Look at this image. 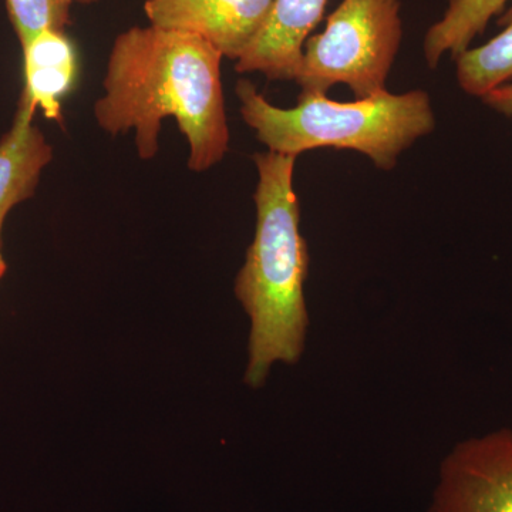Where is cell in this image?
I'll use <instances>...</instances> for the list:
<instances>
[{"label":"cell","instance_id":"1","mask_svg":"<svg viewBox=\"0 0 512 512\" xmlns=\"http://www.w3.org/2000/svg\"><path fill=\"white\" fill-rule=\"evenodd\" d=\"M222 57L207 40L181 30L148 25L120 33L94 106L97 124L111 136L133 130L138 156L151 160L161 123L173 117L187 138L190 170H210L229 146Z\"/></svg>","mask_w":512,"mask_h":512},{"label":"cell","instance_id":"2","mask_svg":"<svg viewBox=\"0 0 512 512\" xmlns=\"http://www.w3.org/2000/svg\"><path fill=\"white\" fill-rule=\"evenodd\" d=\"M254 242L235 282V295L251 320L245 382L261 387L275 363L295 365L309 328L303 285L309 251L302 237L301 208L293 188L295 157L256 153Z\"/></svg>","mask_w":512,"mask_h":512},{"label":"cell","instance_id":"3","mask_svg":"<svg viewBox=\"0 0 512 512\" xmlns=\"http://www.w3.org/2000/svg\"><path fill=\"white\" fill-rule=\"evenodd\" d=\"M235 93L242 119L271 153L298 157L316 148L365 154L377 168L393 170L403 151L436 128L429 93L384 92L366 99L336 101L326 93H301L298 106L281 109L254 83L239 80Z\"/></svg>","mask_w":512,"mask_h":512},{"label":"cell","instance_id":"4","mask_svg":"<svg viewBox=\"0 0 512 512\" xmlns=\"http://www.w3.org/2000/svg\"><path fill=\"white\" fill-rule=\"evenodd\" d=\"M400 0H343L306 40L295 82L302 93L346 84L356 99L384 92L402 45Z\"/></svg>","mask_w":512,"mask_h":512},{"label":"cell","instance_id":"5","mask_svg":"<svg viewBox=\"0 0 512 512\" xmlns=\"http://www.w3.org/2000/svg\"><path fill=\"white\" fill-rule=\"evenodd\" d=\"M427 512H512V430L490 431L451 448Z\"/></svg>","mask_w":512,"mask_h":512},{"label":"cell","instance_id":"6","mask_svg":"<svg viewBox=\"0 0 512 512\" xmlns=\"http://www.w3.org/2000/svg\"><path fill=\"white\" fill-rule=\"evenodd\" d=\"M274 0H146L150 25L200 36L238 60L262 29Z\"/></svg>","mask_w":512,"mask_h":512},{"label":"cell","instance_id":"7","mask_svg":"<svg viewBox=\"0 0 512 512\" xmlns=\"http://www.w3.org/2000/svg\"><path fill=\"white\" fill-rule=\"evenodd\" d=\"M329 0H274L268 19L235 64L238 73L295 80L303 46L323 18Z\"/></svg>","mask_w":512,"mask_h":512},{"label":"cell","instance_id":"8","mask_svg":"<svg viewBox=\"0 0 512 512\" xmlns=\"http://www.w3.org/2000/svg\"><path fill=\"white\" fill-rule=\"evenodd\" d=\"M25 63L23 99L47 119L62 121V100L72 92L79 59L66 30L47 29L22 46Z\"/></svg>","mask_w":512,"mask_h":512},{"label":"cell","instance_id":"9","mask_svg":"<svg viewBox=\"0 0 512 512\" xmlns=\"http://www.w3.org/2000/svg\"><path fill=\"white\" fill-rule=\"evenodd\" d=\"M36 110L20 97L12 127L0 140V238L10 210L35 194L53 148L33 124Z\"/></svg>","mask_w":512,"mask_h":512},{"label":"cell","instance_id":"10","mask_svg":"<svg viewBox=\"0 0 512 512\" xmlns=\"http://www.w3.org/2000/svg\"><path fill=\"white\" fill-rule=\"evenodd\" d=\"M510 0H448L443 18L427 30L424 37V57L430 69H436L444 55L456 59L470 47L477 36L483 35L488 23L500 16ZM512 22V8L500 18L498 25Z\"/></svg>","mask_w":512,"mask_h":512},{"label":"cell","instance_id":"11","mask_svg":"<svg viewBox=\"0 0 512 512\" xmlns=\"http://www.w3.org/2000/svg\"><path fill=\"white\" fill-rule=\"evenodd\" d=\"M456 76L464 93L483 97L512 80V22L484 45L456 57Z\"/></svg>","mask_w":512,"mask_h":512},{"label":"cell","instance_id":"12","mask_svg":"<svg viewBox=\"0 0 512 512\" xmlns=\"http://www.w3.org/2000/svg\"><path fill=\"white\" fill-rule=\"evenodd\" d=\"M73 0H6L20 46L47 29L66 30Z\"/></svg>","mask_w":512,"mask_h":512},{"label":"cell","instance_id":"13","mask_svg":"<svg viewBox=\"0 0 512 512\" xmlns=\"http://www.w3.org/2000/svg\"><path fill=\"white\" fill-rule=\"evenodd\" d=\"M481 101L497 113L512 117V80L485 94Z\"/></svg>","mask_w":512,"mask_h":512},{"label":"cell","instance_id":"14","mask_svg":"<svg viewBox=\"0 0 512 512\" xmlns=\"http://www.w3.org/2000/svg\"><path fill=\"white\" fill-rule=\"evenodd\" d=\"M6 272V262L5 259H3L2 251H0V279H2V276L5 275Z\"/></svg>","mask_w":512,"mask_h":512},{"label":"cell","instance_id":"15","mask_svg":"<svg viewBox=\"0 0 512 512\" xmlns=\"http://www.w3.org/2000/svg\"><path fill=\"white\" fill-rule=\"evenodd\" d=\"M83 3V5H89V3L97 2V0H73V3Z\"/></svg>","mask_w":512,"mask_h":512}]
</instances>
